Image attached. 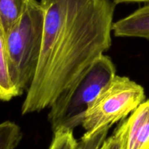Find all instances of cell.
<instances>
[{
	"label": "cell",
	"instance_id": "6da1fadb",
	"mask_svg": "<svg viewBox=\"0 0 149 149\" xmlns=\"http://www.w3.org/2000/svg\"><path fill=\"white\" fill-rule=\"evenodd\" d=\"M43 40L23 115L49 108L111 46L113 0H41Z\"/></svg>",
	"mask_w": 149,
	"mask_h": 149
},
{
	"label": "cell",
	"instance_id": "7a4b0ae2",
	"mask_svg": "<svg viewBox=\"0 0 149 149\" xmlns=\"http://www.w3.org/2000/svg\"><path fill=\"white\" fill-rule=\"evenodd\" d=\"M115 76L116 67L109 56L103 55L94 61L49 107L48 121L53 133L81 125L90 105Z\"/></svg>",
	"mask_w": 149,
	"mask_h": 149
},
{
	"label": "cell",
	"instance_id": "3957f363",
	"mask_svg": "<svg viewBox=\"0 0 149 149\" xmlns=\"http://www.w3.org/2000/svg\"><path fill=\"white\" fill-rule=\"evenodd\" d=\"M45 12L40 1L28 0L25 10L5 33L10 75L20 95L34 77L43 40Z\"/></svg>",
	"mask_w": 149,
	"mask_h": 149
},
{
	"label": "cell",
	"instance_id": "277c9868",
	"mask_svg": "<svg viewBox=\"0 0 149 149\" xmlns=\"http://www.w3.org/2000/svg\"><path fill=\"white\" fill-rule=\"evenodd\" d=\"M145 99L142 86L128 77L116 74L90 105L81 126L87 134L103 127L111 128L127 119Z\"/></svg>",
	"mask_w": 149,
	"mask_h": 149
},
{
	"label": "cell",
	"instance_id": "5b68a950",
	"mask_svg": "<svg viewBox=\"0 0 149 149\" xmlns=\"http://www.w3.org/2000/svg\"><path fill=\"white\" fill-rule=\"evenodd\" d=\"M126 149L149 148V99L144 100L126 119Z\"/></svg>",
	"mask_w": 149,
	"mask_h": 149
},
{
	"label": "cell",
	"instance_id": "8992f818",
	"mask_svg": "<svg viewBox=\"0 0 149 149\" xmlns=\"http://www.w3.org/2000/svg\"><path fill=\"white\" fill-rule=\"evenodd\" d=\"M112 31L117 37H138L149 40V4L113 23Z\"/></svg>",
	"mask_w": 149,
	"mask_h": 149
},
{
	"label": "cell",
	"instance_id": "52a82bcc",
	"mask_svg": "<svg viewBox=\"0 0 149 149\" xmlns=\"http://www.w3.org/2000/svg\"><path fill=\"white\" fill-rule=\"evenodd\" d=\"M20 95L10 75L5 32L0 21V100L10 101Z\"/></svg>",
	"mask_w": 149,
	"mask_h": 149
},
{
	"label": "cell",
	"instance_id": "ba28073f",
	"mask_svg": "<svg viewBox=\"0 0 149 149\" xmlns=\"http://www.w3.org/2000/svg\"><path fill=\"white\" fill-rule=\"evenodd\" d=\"M28 0H0V21L5 33L25 10Z\"/></svg>",
	"mask_w": 149,
	"mask_h": 149
},
{
	"label": "cell",
	"instance_id": "9c48e42d",
	"mask_svg": "<svg viewBox=\"0 0 149 149\" xmlns=\"http://www.w3.org/2000/svg\"><path fill=\"white\" fill-rule=\"evenodd\" d=\"M23 138L20 127L10 121L0 123V149H15Z\"/></svg>",
	"mask_w": 149,
	"mask_h": 149
},
{
	"label": "cell",
	"instance_id": "30bf717a",
	"mask_svg": "<svg viewBox=\"0 0 149 149\" xmlns=\"http://www.w3.org/2000/svg\"><path fill=\"white\" fill-rule=\"evenodd\" d=\"M110 127H103L93 133H84L79 141H77L76 149H100L106 141Z\"/></svg>",
	"mask_w": 149,
	"mask_h": 149
},
{
	"label": "cell",
	"instance_id": "8fae6325",
	"mask_svg": "<svg viewBox=\"0 0 149 149\" xmlns=\"http://www.w3.org/2000/svg\"><path fill=\"white\" fill-rule=\"evenodd\" d=\"M126 119L121 121L111 136L106 139L100 149H126L125 147V132Z\"/></svg>",
	"mask_w": 149,
	"mask_h": 149
},
{
	"label": "cell",
	"instance_id": "7c38bea8",
	"mask_svg": "<svg viewBox=\"0 0 149 149\" xmlns=\"http://www.w3.org/2000/svg\"><path fill=\"white\" fill-rule=\"evenodd\" d=\"M77 141L73 131H58L54 133V138L49 149H76Z\"/></svg>",
	"mask_w": 149,
	"mask_h": 149
},
{
	"label": "cell",
	"instance_id": "4fadbf2b",
	"mask_svg": "<svg viewBox=\"0 0 149 149\" xmlns=\"http://www.w3.org/2000/svg\"><path fill=\"white\" fill-rule=\"evenodd\" d=\"M116 4L120 3H141V2H149V0H113Z\"/></svg>",
	"mask_w": 149,
	"mask_h": 149
},
{
	"label": "cell",
	"instance_id": "5bb4252c",
	"mask_svg": "<svg viewBox=\"0 0 149 149\" xmlns=\"http://www.w3.org/2000/svg\"><path fill=\"white\" fill-rule=\"evenodd\" d=\"M148 149H149V148H148Z\"/></svg>",
	"mask_w": 149,
	"mask_h": 149
}]
</instances>
